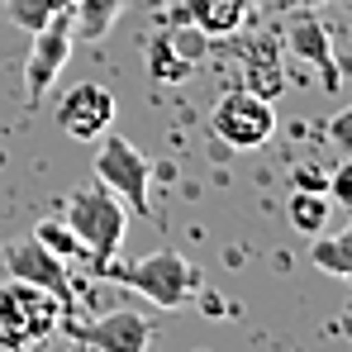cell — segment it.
I'll return each mask as SVG.
<instances>
[{
	"label": "cell",
	"mask_w": 352,
	"mask_h": 352,
	"mask_svg": "<svg viewBox=\"0 0 352 352\" xmlns=\"http://www.w3.org/2000/svg\"><path fill=\"white\" fill-rule=\"evenodd\" d=\"M309 262H314L319 272H329V276H352V238L348 234H333V238L314 234Z\"/></svg>",
	"instance_id": "cell-15"
},
{
	"label": "cell",
	"mask_w": 352,
	"mask_h": 352,
	"mask_svg": "<svg viewBox=\"0 0 352 352\" xmlns=\"http://www.w3.org/2000/svg\"><path fill=\"white\" fill-rule=\"evenodd\" d=\"M62 314L67 309L58 295L38 291L19 276H5L0 281V352H34L38 343H48Z\"/></svg>",
	"instance_id": "cell-2"
},
{
	"label": "cell",
	"mask_w": 352,
	"mask_h": 352,
	"mask_svg": "<svg viewBox=\"0 0 352 352\" xmlns=\"http://www.w3.org/2000/svg\"><path fill=\"white\" fill-rule=\"evenodd\" d=\"M58 10H62V0H5L10 24H19L24 34H38V29H43Z\"/></svg>",
	"instance_id": "cell-17"
},
{
	"label": "cell",
	"mask_w": 352,
	"mask_h": 352,
	"mask_svg": "<svg viewBox=\"0 0 352 352\" xmlns=\"http://www.w3.org/2000/svg\"><path fill=\"white\" fill-rule=\"evenodd\" d=\"M329 200L333 205H352V162L329 172Z\"/></svg>",
	"instance_id": "cell-18"
},
{
	"label": "cell",
	"mask_w": 352,
	"mask_h": 352,
	"mask_svg": "<svg viewBox=\"0 0 352 352\" xmlns=\"http://www.w3.org/2000/svg\"><path fill=\"white\" fill-rule=\"evenodd\" d=\"M53 115H58L62 133L91 143V138H100V133L115 124V96H110L105 86H96V81H81V86H72V91L58 100Z\"/></svg>",
	"instance_id": "cell-9"
},
{
	"label": "cell",
	"mask_w": 352,
	"mask_h": 352,
	"mask_svg": "<svg viewBox=\"0 0 352 352\" xmlns=\"http://www.w3.org/2000/svg\"><path fill=\"white\" fill-rule=\"evenodd\" d=\"M210 129H214L219 143H229L238 153H252V148H262V143L276 133V110H272V100H262L257 91L238 86V91H224V96L214 100Z\"/></svg>",
	"instance_id": "cell-4"
},
{
	"label": "cell",
	"mask_w": 352,
	"mask_h": 352,
	"mask_svg": "<svg viewBox=\"0 0 352 352\" xmlns=\"http://www.w3.org/2000/svg\"><path fill=\"white\" fill-rule=\"evenodd\" d=\"M205 38L210 34H200L195 24L167 29L162 38H153V76L157 81H186L200 67V58H205Z\"/></svg>",
	"instance_id": "cell-10"
},
{
	"label": "cell",
	"mask_w": 352,
	"mask_h": 352,
	"mask_svg": "<svg viewBox=\"0 0 352 352\" xmlns=\"http://www.w3.org/2000/svg\"><path fill=\"white\" fill-rule=\"evenodd\" d=\"M238 58L248 67V91H257L262 100H276V96H281L286 76H281V62H276V48H272L267 34L243 38V43H238Z\"/></svg>",
	"instance_id": "cell-12"
},
{
	"label": "cell",
	"mask_w": 352,
	"mask_h": 352,
	"mask_svg": "<svg viewBox=\"0 0 352 352\" xmlns=\"http://www.w3.org/2000/svg\"><path fill=\"white\" fill-rule=\"evenodd\" d=\"M67 229L76 234L81 243V252H86V262L96 267V262H110L119 252V243L129 234V210H124V200H119L110 186H81L72 200H67Z\"/></svg>",
	"instance_id": "cell-3"
},
{
	"label": "cell",
	"mask_w": 352,
	"mask_h": 352,
	"mask_svg": "<svg viewBox=\"0 0 352 352\" xmlns=\"http://www.w3.org/2000/svg\"><path fill=\"white\" fill-rule=\"evenodd\" d=\"M91 276L115 281V286H129V291L143 295V300L162 305V309H181V305H190L195 295L205 291L200 267H195L186 252H176V248L148 252V257H138V262H115V257H110V262H96Z\"/></svg>",
	"instance_id": "cell-1"
},
{
	"label": "cell",
	"mask_w": 352,
	"mask_h": 352,
	"mask_svg": "<svg viewBox=\"0 0 352 352\" xmlns=\"http://www.w3.org/2000/svg\"><path fill=\"white\" fill-rule=\"evenodd\" d=\"M348 129H352V110H338V115H333V124H329V138H333V148H343V153L352 148Z\"/></svg>",
	"instance_id": "cell-20"
},
{
	"label": "cell",
	"mask_w": 352,
	"mask_h": 352,
	"mask_svg": "<svg viewBox=\"0 0 352 352\" xmlns=\"http://www.w3.org/2000/svg\"><path fill=\"white\" fill-rule=\"evenodd\" d=\"M190 14L200 34H238L243 0H190Z\"/></svg>",
	"instance_id": "cell-14"
},
{
	"label": "cell",
	"mask_w": 352,
	"mask_h": 352,
	"mask_svg": "<svg viewBox=\"0 0 352 352\" xmlns=\"http://www.w3.org/2000/svg\"><path fill=\"white\" fill-rule=\"evenodd\" d=\"M329 214H333V200H329V195H319V190H295L291 205H286L291 229H295V234H309V238L329 224Z\"/></svg>",
	"instance_id": "cell-13"
},
{
	"label": "cell",
	"mask_w": 352,
	"mask_h": 352,
	"mask_svg": "<svg viewBox=\"0 0 352 352\" xmlns=\"http://www.w3.org/2000/svg\"><path fill=\"white\" fill-rule=\"evenodd\" d=\"M291 181H295V190H319V195H329V172H324V167H295Z\"/></svg>",
	"instance_id": "cell-19"
},
{
	"label": "cell",
	"mask_w": 352,
	"mask_h": 352,
	"mask_svg": "<svg viewBox=\"0 0 352 352\" xmlns=\"http://www.w3.org/2000/svg\"><path fill=\"white\" fill-rule=\"evenodd\" d=\"M58 329L76 343H91L100 352H148V343L157 338V324L138 309H105L96 319H67L62 314Z\"/></svg>",
	"instance_id": "cell-6"
},
{
	"label": "cell",
	"mask_w": 352,
	"mask_h": 352,
	"mask_svg": "<svg viewBox=\"0 0 352 352\" xmlns=\"http://www.w3.org/2000/svg\"><path fill=\"white\" fill-rule=\"evenodd\" d=\"M67 352H100V348H91V343H76V338H72V348Z\"/></svg>",
	"instance_id": "cell-21"
},
{
	"label": "cell",
	"mask_w": 352,
	"mask_h": 352,
	"mask_svg": "<svg viewBox=\"0 0 352 352\" xmlns=\"http://www.w3.org/2000/svg\"><path fill=\"white\" fill-rule=\"evenodd\" d=\"M96 181L115 190L129 214L153 219V162H148L129 138H110V143L96 153Z\"/></svg>",
	"instance_id": "cell-5"
},
{
	"label": "cell",
	"mask_w": 352,
	"mask_h": 352,
	"mask_svg": "<svg viewBox=\"0 0 352 352\" xmlns=\"http://www.w3.org/2000/svg\"><path fill=\"white\" fill-rule=\"evenodd\" d=\"M286 48H291L300 62H309L314 72H319V81H324V91H338L343 86V72H338V58H333V43H329V29L319 24V19H309V14H300L291 24V34H286Z\"/></svg>",
	"instance_id": "cell-11"
},
{
	"label": "cell",
	"mask_w": 352,
	"mask_h": 352,
	"mask_svg": "<svg viewBox=\"0 0 352 352\" xmlns=\"http://www.w3.org/2000/svg\"><path fill=\"white\" fill-rule=\"evenodd\" d=\"M5 276H19V281H29V286H38V291L58 295L62 309H72V305H76V281H72L67 262L53 257V252H48L34 234L5 248Z\"/></svg>",
	"instance_id": "cell-7"
},
{
	"label": "cell",
	"mask_w": 352,
	"mask_h": 352,
	"mask_svg": "<svg viewBox=\"0 0 352 352\" xmlns=\"http://www.w3.org/2000/svg\"><path fill=\"white\" fill-rule=\"evenodd\" d=\"M34 238H38L53 257H62V262L86 257V252H81V243H76V234L67 229V219H38V224H34Z\"/></svg>",
	"instance_id": "cell-16"
},
{
	"label": "cell",
	"mask_w": 352,
	"mask_h": 352,
	"mask_svg": "<svg viewBox=\"0 0 352 352\" xmlns=\"http://www.w3.org/2000/svg\"><path fill=\"white\" fill-rule=\"evenodd\" d=\"M72 58V29H67V14H53L38 34H34V48H29V62H24V105L38 110L48 86L58 81V72Z\"/></svg>",
	"instance_id": "cell-8"
}]
</instances>
